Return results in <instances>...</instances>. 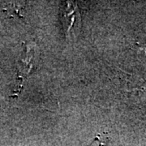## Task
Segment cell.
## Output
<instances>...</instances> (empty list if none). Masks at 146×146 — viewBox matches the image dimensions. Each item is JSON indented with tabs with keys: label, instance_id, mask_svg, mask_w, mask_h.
I'll return each mask as SVG.
<instances>
[{
	"label": "cell",
	"instance_id": "cell-1",
	"mask_svg": "<svg viewBox=\"0 0 146 146\" xmlns=\"http://www.w3.org/2000/svg\"><path fill=\"white\" fill-rule=\"evenodd\" d=\"M63 3L62 8L63 29L68 36H76L81 27V16L78 7L72 1H67Z\"/></svg>",
	"mask_w": 146,
	"mask_h": 146
},
{
	"label": "cell",
	"instance_id": "cell-2",
	"mask_svg": "<svg viewBox=\"0 0 146 146\" xmlns=\"http://www.w3.org/2000/svg\"><path fill=\"white\" fill-rule=\"evenodd\" d=\"M89 146H104L102 142L100 141V139H98V137L94 139V141L89 145Z\"/></svg>",
	"mask_w": 146,
	"mask_h": 146
}]
</instances>
